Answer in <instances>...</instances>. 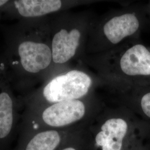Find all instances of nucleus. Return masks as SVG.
<instances>
[{"label": "nucleus", "instance_id": "nucleus-8", "mask_svg": "<svg viewBox=\"0 0 150 150\" xmlns=\"http://www.w3.org/2000/svg\"><path fill=\"white\" fill-rule=\"evenodd\" d=\"M64 6L60 0H11L6 6L3 17L17 21L42 18Z\"/></svg>", "mask_w": 150, "mask_h": 150}, {"label": "nucleus", "instance_id": "nucleus-5", "mask_svg": "<svg viewBox=\"0 0 150 150\" xmlns=\"http://www.w3.org/2000/svg\"><path fill=\"white\" fill-rule=\"evenodd\" d=\"M23 108L14 92L5 64L0 57V150H12L18 134Z\"/></svg>", "mask_w": 150, "mask_h": 150}, {"label": "nucleus", "instance_id": "nucleus-2", "mask_svg": "<svg viewBox=\"0 0 150 150\" xmlns=\"http://www.w3.org/2000/svg\"><path fill=\"white\" fill-rule=\"evenodd\" d=\"M127 115L106 116L86 129L87 150H137L150 148V127Z\"/></svg>", "mask_w": 150, "mask_h": 150}, {"label": "nucleus", "instance_id": "nucleus-6", "mask_svg": "<svg viewBox=\"0 0 150 150\" xmlns=\"http://www.w3.org/2000/svg\"><path fill=\"white\" fill-rule=\"evenodd\" d=\"M87 127L47 129L18 137L14 150H59L86 132Z\"/></svg>", "mask_w": 150, "mask_h": 150}, {"label": "nucleus", "instance_id": "nucleus-7", "mask_svg": "<svg viewBox=\"0 0 150 150\" xmlns=\"http://www.w3.org/2000/svg\"><path fill=\"white\" fill-rule=\"evenodd\" d=\"M50 27L52 33L51 49L54 64H66L76 53L80 45L81 32L74 27H70L67 18L61 17Z\"/></svg>", "mask_w": 150, "mask_h": 150}, {"label": "nucleus", "instance_id": "nucleus-14", "mask_svg": "<svg viewBox=\"0 0 150 150\" xmlns=\"http://www.w3.org/2000/svg\"><path fill=\"white\" fill-rule=\"evenodd\" d=\"M150 150V148H146V149H141V150Z\"/></svg>", "mask_w": 150, "mask_h": 150}, {"label": "nucleus", "instance_id": "nucleus-1", "mask_svg": "<svg viewBox=\"0 0 150 150\" xmlns=\"http://www.w3.org/2000/svg\"><path fill=\"white\" fill-rule=\"evenodd\" d=\"M50 27L44 18L17 21L5 30L3 59L14 90L23 96L53 63Z\"/></svg>", "mask_w": 150, "mask_h": 150}, {"label": "nucleus", "instance_id": "nucleus-9", "mask_svg": "<svg viewBox=\"0 0 150 150\" xmlns=\"http://www.w3.org/2000/svg\"><path fill=\"white\" fill-rule=\"evenodd\" d=\"M120 67L129 76L150 75V52L145 46L136 45L128 49L120 59Z\"/></svg>", "mask_w": 150, "mask_h": 150}, {"label": "nucleus", "instance_id": "nucleus-11", "mask_svg": "<svg viewBox=\"0 0 150 150\" xmlns=\"http://www.w3.org/2000/svg\"><path fill=\"white\" fill-rule=\"evenodd\" d=\"M136 107L141 115L150 121V92L142 95L139 100H137ZM149 126L150 127V123Z\"/></svg>", "mask_w": 150, "mask_h": 150}, {"label": "nucleus", "instance_id": "nucleus-3", "mask_svg": "<svg viewBox=\"0 0 150 150\" xmlns=\"http://www.w3.org/2000/svg\"><path fill=\"white\" fill-rule=\"evenodd\" d=\"M89 111L88 105L81 99L25 108L18 136L47 129L87 127L82 122L87 118Z\"/></svg>", "mask_w": 150, "mask_h": 150}, {"label": "nucleus", "instance_id": "nucleus-13", "mask_svg": "<svg viewBox=\"0 0 150 150\" xmlns=\"http://www.w3.org/2000/svg\"><path fill=\"white\" fill-rule=\"evenodd\" d=\"M9 0H0V21L3 18L4 11Z\"/></svg>", "mask_w": 150, "mask_h": 150}, {"label": "nucleus", "instance_id": "nucleus-10", "mask_svg": "<svg viewBox=\"0 0 150 150\" xmlns=\"http://www.w3.org/2000/svg\"><path fill=\"white\" fill-rule=\"evenodd\" d=\"M139 26V20L134 14L126 13L107 21L103 26V32L111 43L117 44L123 38L134 35Z\"/></svg>", "mask_w": 150, "mask_h": 150}, {"label": "nucleus", "instance_id": "nucleus-4", "mask_svg": "<svg viewBox=\"0 0 150 150\" xmlns=\"http://www.w3.org/2000/svg\"><path fill=\"white\" fill-rule=\"evenodd\" d=\"M92 84L91 77L79 70H71L54 76L43 86L18 96L23 110L86 96Z\"/></svg>", "mask_w": 150, "mask_h": 150}, {"label": "nucleus", "instance_id": "nucleus-12", "mask_svg": "<svg viewBox=\"0 0 150 150\" xmlns=\"http://www.w3.org/2000/svg\"><path fill=\"white\" fill-rule=\"evenodd\" d=\"M88 140L86 132L80 137L65 145L59 150H87Z\"/></svg>", "mask_w": 150, "mask_h": 150}]
</instances>
